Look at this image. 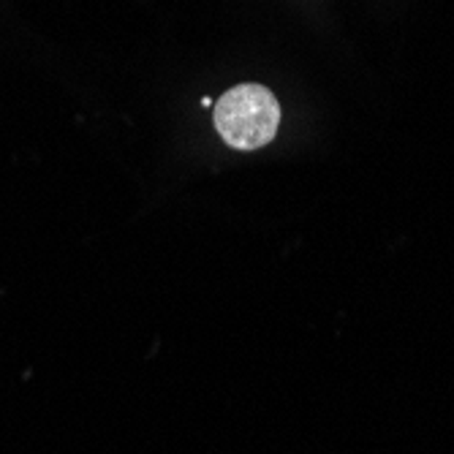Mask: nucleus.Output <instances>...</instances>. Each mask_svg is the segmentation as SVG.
<instances>
[{
    "label": "nucleus",
    "mask_w": 454,
    "mask_h": 454,
    "mask_svg": "<svg viewBox=\"0 0 454 454\" xmlns=\"http://www.w3.org/2000/svg\"><path fill=\"white\" fill-rule=\"evenodd\" d=\"M213 122L229 147L259 150L278 134L280 104L270 88L247 82V85H237L218 98Z\"/></svg>",
    "instance_id": "nucleus-1"
}]
</instances>
